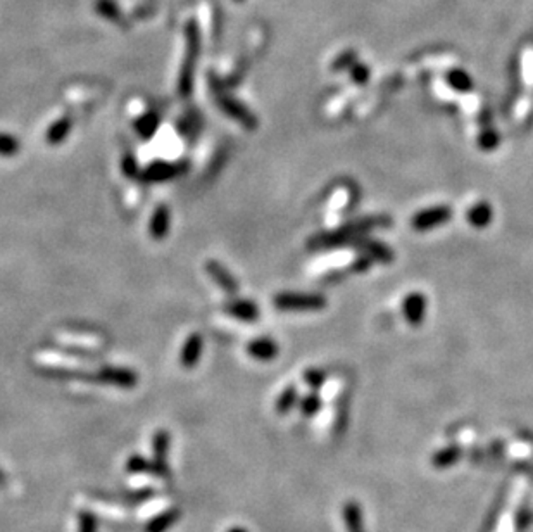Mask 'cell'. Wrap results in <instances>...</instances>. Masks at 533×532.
<instances>
[{"label":"cell","mask_w":533,"mask_h":532,"mask_svg":"<svg viewBox=\"0 0 533 532\" xmlns=\"http://www.w3.org/2000/svg\"><path fill=\"white\" fill-rule=\"evenodd\" d=\"M249 351H251V355H254L256 358L270 360L277 355V346L271 341H268V339H261V341H256L254 344L249 348Z\"/></svg>","instance_id":"11"},{"label":"cell","mask_w":533,"mask_h":532,"mask_svg":"<svg viewBox=\"0 0 533 532\" xmlns=\"http://www.w3.org/2000/svg\"><path fill=\"white\" fill-rule=\"evenodd\" d=\"M447 80H449L450 87L456 88V90H459V92L471 90V78H469L464 71H459V69H456V71H450L449 76H447Z\"/></svg>","instance_id":"14"},{"label":"cell","mask_w":533,"mask_h":532,"mask_svg":"<svg viewBox=\"0 0 533 532\" xmlns=\"http://www.w3.org/2000/svg\"><path fill=\"white\" fill-rule=\"evenodd\" d=\"M181 519V510L180 508H167L164 512L155 515L154 519L148 520L145 524L144 532H167L176 522H180Z\"/></svg>","instance_id":"5"},{"label":"cell","mask_w":533,"mask_h":532,"mask_svg":"<svg viewBox=\"0 0 533 532\" xmlns=\"http://www.w3.org/2000/svg\"><path fill=\"white\" fill-rule=\"evenodd\" d=\"M199 353H200V339L197 337V336H193L188 341V344L185 346L184 364H186V367H190V364L195 363V360H197V356H199Z\"/></svg>","instance_id":"15"},{"label":"cell","mask_w":533,"mask_h":532,"mask_svg":"<svg viewBox=\"0 0 533 532\" xmlns=\"http://www.w3.org/2000/svg\"><path fill=\"white\" fill-rule=\"evenodd\" d=\"M78 532H99V519L90 510L78 512Z\"/></svg>","instance_id":"12"},{"label":"cell","mask_w":533,"mask_h":532,"mask_svg":"<svg viewBox=\"0 0 533 532\" xmlns=\"http://www.w3.org/2000/svg\"><path fill=\"white\" fill-rule=\"evenodd\" d=\"M275 304L285 311H318L326 306V299L319 294H282Z\"/></svg>","instance_id":"2"},{"label":"cell","mask_w":533,"mask_h":532,"mask_svg":"<svg viewBox=\"0 0 533 532\" xmlns=\"http://www.w3.org/2000/svg\"><path fill=\"white\" fill-rule=\"evenodd\" d=\"M232 313L244 320H254L257 316V310L252 303H240L232 306Z\"/></svg>","instance_id":"16"},{"label":"cell","mask_w":533,"mask_h":532,"mask_svg":"<svg viewBox=\"0 0 533 532\" xmlns=\"http://www.w3.org/2000/svg\"><path fill=\"white\" fill-rule=\"evenodd\" d=\"M199 28L197 25L188 23L186 26V52H185V62L181 66V74H180V92L181 95H188L192 92V83H193V71H195L197 64V55H199Z\"/></svg>","instance_id":"1"},{"label":"cell","mask_w":533,"mask_h":532,"mask_svg":"<svg viewBox=\"0 0 533 532\" xmlns=\"http://www.w3.org/2000/svg\"><path fill=\"white\" fill-rule=\"evenodd\" d=\"M305 381H307L311 386L321 384V381H323V374H321V371H316V370L307 371V374H305Z\"/></svg>","instance_id":"27"},{"label":"cell","mask_w":533,"mask_h":532,"mask_svg":"<svg viewBox=\"0 0 533 532\" xmlns=\"http://www.w3.org/2000/svg\"><path fill=\"white\" fill-rule=\"evenodd\" d=\"M302 408H304L305 413H312L318 410V400L316 397H307V400H304V404H302Z\"/></svg>","instance_id":"29"},{"label":"cell","mask_w":533,"mask_h":532,"mask_svg":"<svg viewBox=\"0 0 533 532\" xmlns=\"http://www.w3.org/2000/svg\"><path fill=\"white\" fill-rule=\"evenodd\" d=\"M371 266V258L370 256H361V258L354 259V270L356 271H364Z\"/></svg>","instance_id":"26"},{"label":"cell","mask_w":533,"mask_h":532,"mask_svg":"<svg viewBox=\"0 0 533 532\" xmlns=\"http://www.w3.org/2000/svg\"><path fill=\"white\" fill-rule=\"evenodd\" d=\"M338 387H340V382L338 381L328 382V384L325 386V396H335V394H337Z\"/></svg>","instance_id":"30"},{"label":"cell","mask_w":533,"mask_h":532,"mask_svg":"<svg viewBox=\"0 0 533 532\" xmlns=\"http://www.w3.org/2000/svg\"><path fill=\"white\" fill-rule=\"evenodd\" d=\"M424 306H427V301H424V297L420 292H413L404 301V315L411 325L416 327L423 322Z\"/></svg>","instance_id":"6"},{"label":"cell","mask_w":533,"mask_h":532,"mask_svg":"<svg viewBox=\"0 0 533 532\" xmlns=\"http://www.w3.org/2000/svg\"><path fill=\"white\" fill-rule=\"evenodd\" d=\"M478 145L482 149H485V151H490V149L499 145V135L495 132H483L482 135L478 137Z\"/></svg>","instance_id":"21"},{"label":"cell","mask_w":533,"mask_h":532,"mask_svg":"<svg viewBox=\"0 0 533 532\" xmlns=\"http://www.w3.org/2000/svg\"><path fill=\"white\" fill-rule=\"evenodd\" d=\"M450 217H452V211L450 207L447 206H435V207H428V210L420 211L416 213L415 217L411 219L413 229L417 230V232H424V230H431L435 226H441L445 221H449Z\"/></svg>","instance_id":"4"},{"label":"cell","mask_w":533,"mask_h":532,"mask_svg":"<svg viewBox=\"0 0 533 532\" xmlns=\"http://www.w3.org/2000/svg\"><path fill=\"white\" fill-rule=\"evenodd\" d=\"M6 486H7V477H6V474H4L2 468H0V489H4Z\"/></svg>","instance_id":"31"},{"label":"cell","mask_w":533,"mask_h":532,"mask_svg":"<svg viewBox=\"0 0 533 532\" xmlns=\"http://www.w3.org/2000/svg\"><path fill=\"white\" fill-rule=\"evenodd\" d=\"M155 123H158V120H155L152 114L151 116H145L144 120L139 123V126H145V128L140 130V132L145 133V135H152V133H154V130H155Z\"/></svg>","instance_id":"25"},{"label":"cell","mask_w":533,"mask_h":532,"mask_svg":"<svg viewBox=\"0 0 533 532\" xmlns=\"http://www.w3.org/2000/svg\"><path fill=\"white\" fill-rule=\"evenodd\" d=\"M466 218H468V221L471 223L475 229H485V226L488 225V223H490V219H492L490 206H488V204H485V203L476 204V206H473L471 210L468 211Z\"/></svg>","instance_id":"7"},{"label":"cell","mask_w":533,"mask_h":532,"mask_svg":"<svg viewBox=\"0 0 533 532\" xmlns=\"http://www.w3.org/2000/svg\"><path fill=\"white\" fill-rule=\"evenodd\" d=\"M349 197H350V192L347 191V189H338V191L333 193V197H331V203H330L331 213H337L338 210H342V207L349 203Z\"/></svg>","instance_id":"17"},{"label":"cell","mask_w":533,"mask_h":532,"mask_svg":"<svg viewBox=\"0 0 533 532\" xmlns=\"http://www.w3.org/2000/svg\"><path fill=\"white\" fill-rule=\"evenodd\" d=\"M228 532H249L247 529H244V527H232V529H230Z\"/></svg>","instance_id":"32"},{"label":"cell","mask_w":533,"mask_h":532,"mask_svg":"<svg viewBox=\"0 0 533 532\" xmlns=\"http://www.w3.org/2000/svg\"><path fill=\"white\" fill-rule=\"evenodd\" d=\"M154 496H155L154 489H151V487H144V489L128 491V493L121 494V496H119V503L128 505V507H137V505L145 503V501H148Z\"/></svg>","instance_id":"9"},{"label":"cell","mask_w":533,"mask_h":532,"mask_svg":"<svg viewBox=\"0 0 533 532\" xmlns=\"http://www.w3.org/2000/svg\"><path fill=\"white\" fill-rule=\"evenodd\" d=\"M69 126H71V121L69 120H61L57 123L55 126H52L50 133H48V140H50L52 144H57L59 140H62V137L66 135V133L69 132Z\"/></svg>","instance_id":"19"},{"label":"cell","mask_w":533,"mask_h":532,"mask_svg":"<svg viewBox=\"0 0 533 532\" xmlns=\"http://www.w3.org/2000/svg\"><path fill=\"white\" fill-rule=\"evenodd\" d=\"M151 465L152 460H147L141 455H132L126 461V472L130 475H151Z\"/></svg>","instance_id":"10"},{"label":"cell","mask_w":533,"mask_h":532,"mask_svg":"<svg viewBox=\"0 0 533 532\" xmlns=\"http://www.w3.org/2000/svg\"><path fill=\"white\" fill-rule=\"evenodd\" d=\"M152 465H151V475L154 477L166 479L171 477L169 465H167V453H169V434L166 430H159L154 435V441H152Z\"/></svg>","instance_id":"3"},{"label":"cell","mask_w":533,"mask_h":532,"mask_svg":"<svg viewBox=\"0 0 533 532\" xmlns=\"http://www.w3.org/2000/svg\"><path fill=\"white\" fill-rule=\"evenodd\" d=\"M166 229H167V211L161 207L154 218V226H152V232H154V236H161L162 232H166Z\"/></svg>","instance_id":"22"},{"label":"cell","mask_w":533,"mask_h":532,"mask_svg":"<svg viewBox=\"0 0 533 532\" xmlns=\"http://www.w3.org/2000/svg\"><path fill=\"white\" fill-rule=\"evenodd\" d=\"M293 401H296V390H293V389L285 390V393H283V396L278 400L277 410L279 413L290 410V408H292V404H293Z\"/></svg>","instance_id":"24"},{"label":"cell","mask_w":533,"mask_h":532,"mask_svg":"<svg viewBox=\"0 0 533 532\" xmlns=\"http://www.w3.org/2000/svg\"><path fill=\"white\" fill-rule=\"evenodd\" d=\"M97 9H99V13L102 14V16H106L107 20H118L119 18L118 6L113 2V0H99Z\"/></svg>","instance_id":"18"},{"label":"cell","mask_w":533,"mask_h":532,"mask_svg":"<svg viewBox=\"0 0 533 532\" xmlns=\"http://www.w3.org/2000/svg\"><path fill=\"white\" fill-rule=\"evenodd\" d=\"M352 78L356 81H359V83H363V81L368 78V69L364 68V66H357V68H354Z\"/></svg>","instance_id":"28"},{"label":"cell","mask_w":533,"mask_h":532,"mask_svg":"<svg viewBox=\"0 0 533 532\" xmlns=\"http://www.w3.org/2000/svg\"><path fill=\"white\" fill-rule=\"evenodd\" d=\"M221 106L223 109L226 111V113L230 114V116H235L238 121H242L244 125L247 126H254L256 125V120L251 116V113H249L247 109H245L244 106H240L238 102H235V100L232 99H223L221 100Z\"/></svg>","instance_id":"8"},{"label":"cell","mask_w":533,"mask_h":532,"mask_svg":"<svg viewBox=\"0 0 533 532\" xmlns=\"http://www.w3.org/2000/svg\"><path fill=\"white\" fill-rule=\"evenodd\" d=\"M18 151V140L9 135H0V154L9 156Z\"/></svg>","instance_id":"23"},{"label":"cell","mask_w":533,"mask_h":532,"mask_svg":"<svg viewBox=\"0 0 533 532\" xmlns=\"http://www.w3.org/2000/svg\"><path fill=\"white\" fill-rule=\"evenodd\" d=\"M364 249H366L371 259H380V261H390L392 259V251L387 245L378 244V242H366Z\"/></svg>","instance_id":"13"},{"label":"cell","mask_w":533,"mask_h":532,"mask_svg":"<svg viewBox=\"0 0 533 532\" xmlns=\"http://www.w3.org/2000/svg\"><path fill=\"white\" fill-rule=\"evenodd\" d=\"M209 270H211V273L214 275V278H218V282H221L223 287L228 289V290H232V289L235 290L233 280L228 277V275L225 273V271H223V268H221V266H218V265H211V268H209Z\"/></svg>","instance_id":"20"}]
</instances>
